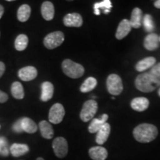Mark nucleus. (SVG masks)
Instances as JSON below:
<instances>
[{
  "label": "nucleus",
  "instance_id": "nucleus-1",
  "mask_svg": "<svg viewBox=\"0 0 160 160\" xmlns=\"http://www.w3.org/2000/svg\"><path fill=\"white\" fill-rule=\"evenodd\" d=\"M133 134L137 141L142 143H148L157 138L158 130L155 125L143 123L135 128Z\"/></svg>",
  "mask_w": 160,
  "mask_h": 160
},
{
  "label": "nucleus",
  "instance_id": "nucleus-2",
  "mask_svg": "<svg viewBox=\"0 0 160 160\" xmlns=\"http://www.w3.org/2000/svg\"><path fill=\"white\" fill-rule=\"evenodd\" d=\"M62 68L66 76L72 79H78L82 77L85 68L82 65L71 59H65L62 64Z\"/></svg>",
  "mask_w": 160,
  "mask_h": 160
},
{
  "label": "nucleus",
  "instance_id": "nucleus-3",
  "mask_svg": "<svg viewBox=\"0 0 160 160\" xmlns=\"http://www.w3.org/2000/svg\"><path fill=\"white\" fill-rule=\"evenodd\" d=\"M135 85L139 91L144 93H150L157 88L148 73H144L138 76L135 80Z\"/></svg>",
  "mask_w": 160,
  "mask_h": 160
},
{
  "label": "nucleus",
  "instance_id": "nucleus-4",
  "mask_svg": "<svg viewBox=\"0 0 160 160\" xmlns=\"http://www.w3.org/2000/svg\"><path fill=\"white\" fill-rule=\"evenodd\" d=\"M98 110V104L95 100L90 99L84 103L82 111L80 112V119L85 122H89L93 119Z\"/></svg>",
  "mask_w": 160,
  "mask_h": 160
},
{
  "label": "nucleus",
  "instance_id": "nucleus-5",
  "mask_svg": "<svg viewBox=\"0 0 160 160\" xmlns=\"http://www.w3.org/2000/svg\"><path fill=\"white\" fill-rule=\"evenodd\" d=\"M107 89L111 94L113 96L119 95L123 91V85L119 76L115 73L108 76L106 82Z\"/></svg>",
  "mask_w": 160,
  "mask_h": 160
},
{
  "label": "nucleus",
  "instance_id": "nucleus-6",
  "mask_svg": "<svg viewBox=\"0 0 160 160\" xmlns=\"http://www.w3.org/2000/svg\"><path fill=\"white\" fill-rule=\"evenodd\" d=\"M65 40V35L62 31H55L48 34L44 39V45L46 48L52 50L59 47Z\"/></svg>",
  "mask_w": 160,
  "mask_h": 160
},
{
  "label": "nucleus",
  "instance_id": "nucleus-7",
  "mask_svg": "<svg viewBox=\"0 0 160 160\" xmlns=\"http://www.w3.org/2000/svg\"><path fill=\"white\" fill-rule=\"evenodd\" d=\"M52 148L54 151L55 155L58 158L65 157L68 152V142L63 137H57L53 141Z\"/></svg>",
  "mask_w": 160,
  "mask_h": 160
},
{
  "label": "nucleus",
  "instance_id": "nucleus-8",
  "mask_svg": "<svg viewBox=\"0 0 160 160\" xmlns=\"http://www.w3.org/2000/svg\"><path fill=\"white\" fill-rule=\"evenodd\" d=\"M65 111L63 105L60 103H56L51 108L49 111V121L53 124H59L65 117Z\"/></svg>",
  "mask_w": 160,
  "mask_h": 160
},
{
  "label": "nucleus",
  "instance_id": "nucleus-9",
  "mask_svg": "<svg viewBox=\"0 0 160 160\" xmlns=\"http://www.w3.org/2000/svg\"><path fill=\"white\" fill-rule=\"evenodd\" d=\"M63 23L66 27L79 28L83 24L82 17L77 13H68L64 17Z\"/></svg>",
  "mask_w": 160,
  "mask_h": 160
},
{
  "label": "nucleus",
  "instance_id": "nucleus-10",
  "mask_svg": "<svg viewBox=\"0 0 160 160\" xmlns=\"http://www.w3.org/2000/svg\"><path fill=\"white\" fill-rule=\"evenodd\" d=\"M38 72L36 68L33 66H27L22 68L18 72V76L23 81L28 82L33 80L37 77Z\"/></svg>",
  "mask_w": 160,
  "mask_h": 160
},
{
  "label": "nucleus",
  "instance_id": "nucleus-11",
  "mask_svg": "<svg viewBox=\"0 0 160 160\" xmlns=\"http://www.w3.org/2000/svg\"><path fill=\"white\" fill-rule=\"evenodd\" d=\"M89 156L93 160H105L107 159L108 151L102 146H95L89 149Z\"/></svg>",
  "mask_w": 160,
  "mask_h": 160
},
{
  "label": "nucleus",
  "instance_id": "nucleus-12",
  "mask_svg": "<svg viewBox=\"0 0 160 160\" xmlns=\"http://www.w3.org/2000/svg\"><path fill=\"white\" fill-rule=\"evenodd\" d=\"M159 37L156 33H149L144 40V46L148 51H155L159 48Z\"/></svg>",
  "mask_w": 160,
  "mask_h": 160
},
{
  "label": "nucleus",
  "instance_id": "nucleus-13",
  "mask_svg": "<svg viewBox=\"0 0 160 160\" xmlns=\"http://www.w3.org/2000/svg\"><path fill=\"white\" fill-rule=\"evenodd\" d=\"M131 28L132 27L129 20H122L121 22L118 25L117 32H116V37H117V39L119 40L124 39L131 32Z\"/></svg>",
  "mask_w": 160,
  "mask_h": 160
},
{
  "label": "nucleus",
  "instance_id": "nucleus-14",
  "mask_svg": "<svg viewBox=\"0 0 160 160\" xmlns=\"http://www.w3.org/2000/svg\"><path fill=\"white\" fill-rule=\"evenodd\" d=\"M110 133H111V125H110V124L107 122L105 123L97 133L96 142L99 145L105 144L108 139Z\"/></svg>",
  "mask_w": 160,
  "mask_h": 160
},
{
  "label": "nucleus",
  "instance_id": "nucleus-15",
  "mask_svg": "<svg viewBox=\"0 0 160 160\" xmlns=\"http://www.w3.org/2000/svg\"><path fill=\"white\" fill-rule=\"evenodd\" d=\"M108 119V114H102L99 118H95L91 121L88 126V131L91 133H97L102 126L107 123V120Z\"/></svg>",
  "mask_w": 160,
  "mask_h": 160
},
{
  "label": "nucleus",
  "instance_id": "nucleus-16",
  "mask_svg": "<svg viewBox=\"0 0 160 160\" xmlns=\"http://www.w3.org/2000/svg\"><path fill=\"white\" fill-rule=\"evenodd\" d=\"M41 13L42 17L47 21H51L54 17L55 10L53 4L51 2H44L41 7Z\"/></svg>",
  "mask_w": 160,
  "mask_h": 160
},
{
  "label": "nucleus",
  "instance_id": "nucleus-17",
  "mask_svg": "<svg viewBox=\"0 0 160 160\" xmlns=\"http://www.w3.org/2000/svg\"><path fill=\"white\" fill-rule=\"evenodd\" d=\"M132 109L136 111H145L149 107V100L145 97L134 98L131 102Z\"/></svg>",
  "mask_w": 160,
  "mask_h": 160
},
{
  "label": "nucleus",
  "instance_id": "nucleus-18",
  "mask_svg": "<svg viewBox=\"0 0 160 160\" xmlns=\"http://www.w3.org/2000/svg\"><path fill=\"white\" fill-rule=\"evenodd\" d=\"M53 91H54V87L53 84L50 82H44L42 84V94L40 99L43 102L49 101L53 97Z\"/></svg>",
  "mask_w": 160,
  "mask_h": 160
},
{
  "label": "nucleus",
  "instance_id": "nucleus-19",
  "mask_svg": "<svg viewBox=\"0 0 160 160\" xmlns=\"http://www.w3.org/2000/svg\"><path fill=\"white\" fill-rule=\"evenodd\" d=\"M142 11L139 8H135L131 13V20H129L132 28H139L142 24Z\"/></svg>",
  "mask_w": 160,
  "mask_h": 160
},
{
  "label": "nucleus",
  "instance_id": "nucleus-20",
  "mask_svg": "<svg viewBox=\"0 0 160 160\" xmlns=\"http://www.w3.org/2000/svg\"><path fill=\"white\" fill-rule=\"evenodd\" d=\"M30 151L29 147L25 144L14 143L10 148V152L11 155L14 157H19L28 153Z\"/></svg>",
  "mask_w": 160,
  "mask_h": 160
},
{
  "label": "nucleus",
  "instance_id": "nucleus-21",
  "mask_svg": "<svg viewBox=\"0 0 160 160\" xmlns=\"http://www.w3.org/2000/svg\"><path fill=\"white\" fill-rule=\"evenodd\" d=\"M39 128L42 137L47 139H51L53 138L54 131H53V127L48 122L45 121V120L41 121L39 124Z\"/></svg>",
  "mask_w": 160,
  "mask_h": 160
},
{
  "label": "nucleus",
  "instance_id": "nucleus-22",
  "mask_svg": "<svg viewBox=\"0 0 160 160\" xmlns=\"http://www.w3.org/2000/svg\"><path fill=\"white\" fill-rule=\"evenodd\" d=\"M155 63L156 59L154 57H150L145 58V59L138 62L137 65H136V70L139 72H142L148 68H151L152 67L155 65Z\"/></svg>",
  "mask_w": 160,
  "mask_h": 160
},
{
  "label": "nucleus",
  "instance_id": "nucleus-23",
  "mask_svg": "<svg viewBox=\"0 0 160 160\" xmlns=\"http://www.w3.org/2000/svg\"><path fill=\"white\" fill-rule=\"evenodd\" d=\"M112 8L111 2L110 0H104L101 2L95 3L93 5V9H94V13L96 15L99 16L102 11L105 14L110 13Z\"/></svg>",
  "mask_w": 160,
  "mask_h": 160
},
{
  "label": "nucleus",
  "instance_id": "nucleus-24",
  "mask_svg": "<svg viewBox=\"0 0 160 160\" xmlns=\"http://www.w3.org/2000/svg\"><path fill=\"white\" fill-rule=\"evenodd\" d=\"M22 128L23 131L28 133H34L37 131V125L30 118H22Z\"/></svg>",
  "mask_w": 160,
  "mask_h": 160
},
{
  "label": "nucleus",
  "instance_id": "nucleus-25",
  "mask_svg": "<svg viewBox=\"0 0 160 160\" xmlns=\"http://www.w3.org/2000/svg\"><path fill=\"white\" fill-rule=\"evenodd\" d=\"M31 13V8L28 5H22L19 7L17 11V18L21 22H25L30 18Z\"/></svg>",
  "mask_w": 160,
  "mask_h": 160
},
{
  "label": "nucleus",
  "instance_id": "nucleus-26",
  "mask_svg": "<svg viewBox=\"0 0 160 160\" xmlns=\"http://www.w3.org/2000/svg\"><path fill=\"white\" fill-rule=\"evenodd\" d=\"M11 91L12 96L17 99H22L25 97V92L22 85L19 82H14L12 84Z\"/></svg>",
  "mask_w": 160,
  "mask_h": 160
},
{
  "label": "nucleus",
  "instance_id": "nucleus-27",
  "mask_svg": "<svg viewBox=\"0 0 160 160\" xmlns=\"http://www.w3.org/2000/svg\"><path fill=\"white\" fill-rule=\"evenodd\" d=\"M97 80L93 77H88L85 79V81L82 83L80 87V91L82 93H88L93 91L97 87Z\"/></svg>",
  "mask_w": 160,
  "mask_h": 160
},
{
  "label": "nucleus",
  "instance_id": "nucleus-28",
  "mask_svg": "<svg viewBox=\"0 0 160 160\" xmlns=\"http://www.w3.org/2000/svg\"><path fill=\"white\" fill-rule=\"evenodd\" d=\"M28 44V38L25 34H19L15 40V48L19 51H22L26 49Z\"/></svg>",
  "mask_w": 160,
  "mask_h": 160
},
{
  "label": "nucleus",
  "instance_id": "nucleus-29",
  "mask_svg": "<svg viewBox=\"0 0 160 160\" xmlns=\"http://www.w3.org/2000/svg\"><path fill=\"white\" fill-rule=\"evenodd\" d=\"M148 73L156 86H160V63L152 67Z\"/></svg>",
  "mask_w": 160,
  "mask_h": 160
},
{
  "label": "nucleus",
  "instance_id": "nucleus-30",
  "mask_svg": "<svg viewBox=\"0 0 160 160\" xmlns=\"http://www.w3.org/2000/svg\"><path fill=\"white\" fill-rule=\"evenodd\" d=\"M142 24L144 26V28L148 33H151L154 31L155 25L153 22V19L150 14H146L143 17Z\"/></svg>",
  "mask_w": 160,
  "mask_h": 160
},
{
  "label": "nucleus",
  "instance_id": "nucleus-31",
  "mask_svg": "<svg viewBox=\"0 0 160 160\" xmlns=\"http://www.w3.org/2000/svg\"><path fill=\"white\" fill-rule=\"evenodd\" d=\"M12 129H13V131H14L15 133H20L23 131L22 128V119H19L13 124Z\"/></svg>",
  "mask_w": 160,
  "mask_h": 160
},
{
  "label": "nucleus",
  "instance_id": "nucleus-32",
  "mask_svg": "<svg viewBox=\"0 0 160 160\" xmlns=\"http://www.w3.org/2000/svg\"><path fill=\"white\" fill-rule=\"evenodd\" d=\"M8 99V95L0 90V103H5Z\"/></svg>",
  "mask_w": 160,
  "mask_h": 160
},
{
  "label": "nucleus",
  "instance_id": "nucleus-33",
  "mask_svg": "<svg viewBox=\"0 0 160 160\" xmlns=\"http://www.w3.org/2000/svg\"><path fill=\"white\" fill-rule=\"evenodd\" d=\"M5 71V65L2 62H0V78L2 77Z\"/></svg>",
  "mask_w": 160,
  "mask_h": 160
},
{
  "label": "nucleus",
  "instance_id": "nucleus-34",
  "mask_svg": "<svg viewBox=\"0 0 160 160\" xmlns=\"http://www.w3.org/2000/svg\"><path fill=\"white\" fill-rule=\"evenodd\" d=\"M4 11H5V10H4L3 6L2 5H0V19H1L2 17L4 14Z\"/></svg>",
  "mask_w": 160,
  "mask_h": 160
},
{
  "label": "nucleus",
  "instance_id": "nucleus-35",
  "mask_svg": "<svg viewBox=\"0 0 160 160\" xmlns=\"http://www.w3.org/2000/svg\"><path fill=\"white\" fill-rule=\"evenodd\" d=\"M154 6L158 9H160V0H157V1L154 2Z\"/></svg>",
  "mask_w": 160,
  "mask_h": 160
},
{
  "label": "nucleus",
  "instance_id": "nucleus-36",
  "mask_svg": "<svg viewBox=\"0 0 160 160\" xmlns=\"http://www.w3.org/2000/svg\"><path fill=\"white\" fill-rule=\"evenodd\" d=\"M37 160H45V159H44L43 158H42V157H39V158H37Z\"/></svg>",
  "mask_w": 160,
  "mask_h": 160
},
{
  "label": "nucleus",
  "instance_id": "nucleus-37",
  "mask_svg": "<svg viewBox=\"0 0 160 160\" xmlns=\"http://www.w3.org/2000/svg\"><path fill=\"white\" fill-rule=\"evenodd\" d=\"M158 93H159V96L160 97V88L159 89V92H158Z\"/></svg>",
  "mask_w": 160,
  "mask_h": 160
},
{
  "label": "nucleus",
  "instance_id": "nucleus-38",
  "mask_svg": "<svg viewBox=\"0 0 160 160\" xmlns=\"http://www.w3.org/2000/svg\"><path fill=\"white\" fill-rule=\"evenodd\" d=\"M0 151H1V146H0Z\"/></svg>",
  "mask_w": 160,
  "mask_h": 160
},
{
  "label": "nucleus",
  "instance_id": "nucleus-39",
  "mask_svg": "<svg viewBox=\"0 0 160 160\" xmlns=\"http://www.w3.org/2000/svg\"><path fill=\"white\" fill-rule=\"evenodd\" d=\"M159 42H160V37H159Z\"/></svg>",
  "mask_w": 160,
  "mask_h": 160
}]
</instances>
